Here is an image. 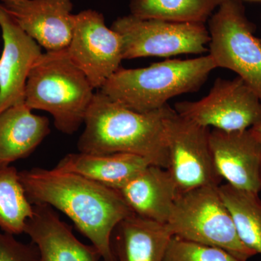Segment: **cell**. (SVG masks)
<instances>
[{
	"instance_id": "obj_2",
	"label": "cell",
	"mask_w": 261,
	"mask_h": 261,
	"mask_svg": "<svg viewBox=\"0 0 261 261\" xmlns=\"http://www.w3.org/2000/svg\"><path fill=\"white\" fill-rule=\"evenodd\" d=\"M172 110L168 104L157 111L137 112L97 90L86 115L79 151L137 154L150 165L166 168V121Z\"/></svg>"
},
{
	"instance_id": "obj_12",
	"label": "cell",
	"mask_w": 261,
	"mask_h": 261,
	"mask_svg": "<svg viewBox=\"0 0 261 261\" xmlns=\"http://www.w3.org/2000/svg\"><path fill=\"white\" fill-rule=\"evenodd\" d=\"M210 147L216 171L230 186L260 192L261 140L252 128L211 130Z\"/></svg>"
},
{
	"instance_id": "obj_6",
	"label": "cell",
	"mask_w": 261,
	"mask_h": 261,
	"mask_svg": "<svg viewBox=\"0 0 261 261\" xmlns=\"http://www.w3.org/2000/svg\"><path fill=\"white\" fill-rule=\"evenodd\" d=\"M241 0H225L208 21L209 55L216 68L238 74L261 101V39Z\"/></svg>"
},
{
	"instance_id": "obj_13",
	"label": "cell",
	"mask_w": 261,
	"mask_h": 261,
	"mask_svg": "<svg viewBox=\"0 0 261 261\" xmlns=\"http://www.w3.org/2000/svg\"><path fill=\"white\" fill-rule=\"evenodd\" d=\"M3 49L0 58V113L24 102L29 71L42 54L37 42L22 30L0 4Z\"/></svg>"
},
{
	"instance_id": "obj_3",
	"label": "cell",
	"mask_w": 261,
	"mask_h": 261,
	"mask_svg": "<svg viewBox=\"0 0 261 261\" xmlns=\"http://www.w3.org/2000/svg\"><path fill=\"white\" fill-rule=\"evenodd\" d=\"M216 68L209 54L166 60L145 68H120L99 90L128 109L148 113L161 109L173 97L198 90Z\"/></svg>"
},
{
	"instance_id": "obj_11",
	"label": "cell",
	"mask_w": 261,
	"mask_h": 261,
	"mask_svg": "<svg viewBox=\"0 0 261 261\" xmlns=\"http://www.w3.org/2000/svg\"><path fill=\"white\" fill-rule=\"evenodd\" d=\"M19 27L47 51L63 50L73 36L72 0H0Z\"/></svg>"
},
{
	"instance_id": "obj_4",
	"label": "cell",
	"mask_w": 261,
	"mask_h": 261,
	"mask_svg": "<svg viewBox=\"0 0 261 261\" xmlns=\"http://www.w3.org/2000/svg\"><path fill=\"white\" fill-rule=\"evenodd\" d=\"M94 90L85 74L70 60L66 49L46 51L29 71L24 103L32 111L49 113L57 129L73 135L84 124Z\"/></svg>"
},
{
	"instance_id": "obj_26",
	"label": "cell",
	"mask_w": 261,
	"mask_h": 261,
	"mask_svg": "<svg viewBox=\"0 0 261 261\" xmlns=\"http://www.w3.org/2000/svg\"><path fill=\"white\" fill-rule=\"evenodd\" d=\"M260 191H261V167H260Z\"/></svg>"
},
{
	"instance_id": "obj_24",
	"label": "cell",
	"mask_w": 261,
	"mask_h": 261,
	"mask_svg": "<svg viewBox=\"0 0 261 261\" xmlns=\"http://www.w3.org/2000/svg\"><path fill=\"white\" fill-rule=\"evenodd\" d=\"M252 128L261 140V124L258 125V126L252 127Z\"/></svg>"
},
{
	"instance_id": "obj_14",
	"label": "cell",
	"mask_w": 261,
	"mask_h": 261,
	"mask_svg": "<svg viewBox=\"0 0 261 261\" xmlns=\"http://www.w3.org/2000/svg\"><path fill=\"white\" fill-rule=\"evenodd\" d=\"M24 233L39 252V261H99L102 256L94 245H85L73 234L72 228L60 219L49 205H34Z\"/></svg>"
},
{
	"instance_id": "obj_20",
	"label": "cell",
	"mask_w": 261,
	"mask_h": 261,
	"mask_svg": "<svg viewBox=\"0 0 261 261\" xmlns=\"http://www.w3.org/2000/svg\"><path fill=\"white\" fill-rule=\"evenodd\" d=\"M225 0H132L130 15L180 23H205Z\"/></svg>"
},
{
	"instance_id": "obj_8",
	"label": "cell",
	"mask_w": 261,
	"mask_h": 261,
	"mask_svg": "<svg viewBox=\"0 0 261 261\" xmlns=\"http://www.w3.org/2000/svg\"><path fill=\"white\" fill-rule=\"evenodd\" d=\"M210 128L180 116L173 108L166 121L167 170L178 194L207 186H219L211 154Z\"/></svg>"
},
{
	"instance_id": "obj_7",
	"label": "cell",
	"mask_w": 261,
	"mask_h": 261,
	"mask_svg": "<svg viewBox=\"0 0 261 261\" xmlns=\"http://www.w3.org/2000/svg\"><path fill=\"white\" fill-rule=\"evenodd\" d=\"M111 29L121 35L124 60L200 55L207 51L211 40L205 23L144 19L130 14L117 19Z\"/></svg>"
},
{
	"instance_id": "obj_10",
	"label": "cell",
	"mask_w": 261,
	"mask_h": 261,
	"mask_svg": "<svg viewBox=\"0 0 261 261\" xmlns=\"http://www.w3.org/2000/svg\"><path fill=\"white\" fill-rule=\"evenodd\" d=\"M66 51L96 90L121 68L124 60L121 35L108 28L104 15L94 10L75 15L73 36Z\"/></svg>"
},
{
	"instance_id": "obj_16",
	"label": "cell",
	"mask_w": 261,
	"mask_h": 261,
	"mask_svg": "<svg viewBox=\"0 0 261 261\" xmlns=\"http://www.w3.org/2000/svg\"><path fill=\"white\" fill-rule=\"evenodd\" d=\"M172 233L167 225L132 214L113 230L114 261H163Z\"/></svg>"
},
{
	"instance_id": "obj_27",
	"label": "cell",
	"mask_w": 261,
	"mask_h": 261,
	"mask_svg": "<svg viewBox=\"0 0 261 261\" xmlns=\"http://www.w3.org/2000/svg\"><path fill=\"white\" fill-rule=\"evenodd\" d=\"M260 18H261V15H260Z\"/></svg>"
},
{
	"instance_id": "obj_1",
	"label": "cell",
	"mask_w": 261,
	"mask_h": 261,
	"mask_svg": "<svg viewBox=\"0 0 261 261\" xmlns=\"http://www.w3.org/2000/svg\"><path fill=\"white\" fill-rule=\"evenodd\" d=\"M29 202L61 211L97 249L103 261H114L111 247L113 230L134 214L119 192L76 173L54 168L19 172Z\"/></svg>"
},
{
	"instance_id": "obj_18",
	"label": "cell",
	"mask_w": 261,
	"mask_h": 261,
	"mask_svg": "<svg viewBox=\"0 0 261 261\" xmlns=\"http://www.w3.org/2000/svg\"><path fill=\"white\" fill-rule=\"evenodd\" d=\"M149 165L147 160L137 154L80 152L65 155L56 168L76 173L103 186L118 190Z\"/></svg>"
},
{
	"instance_id": "obj_23",
	"label": "cell",
	"mask_w": 261,
	"mask_h": 261,
	"mask_svg": "<svg viewBox=\"0 0 261 261\" xmlns=\"http://www.w3.org/2000/svg\"><path fill=\"white\" fill-rule=\"evenodd\" d=\"M15 235L0 231V261H39V252L32 242L23 243Z\"/></svg>"
},
{
	"instance_id": "obj_22",
	"label": "cell",
	"mask_w": 261,
	"mask_h": 261,
	"mask_svg": "<svg viewBox=\"0 0 261 261\" xmlns=\"http://www.w3.org/2000/svg\"><path fill=\"white\" fill-rule=\"evenodd\" d=\"M163 261H241L226 250L172 236Z\"/></svg>"
},
{
	"instance_id": "obj_17",
	"label": "cell",
	"mask_w": 261,
	"mask_h": 261,
	"mask_svg": "<svg viewBox=\"0 0 261 261\" xmlns=\"http://www.w3.org/2000/svg\"><path fill=\"white\" fill-rule=\"evenodd\" d=\"M49 132L47 117L34 114L24 102L0 113V170L30 155Z\"/></svg>"
},
{
	"instance_id": "obj_15",
	"label": "cell",
	"mask_w": 261,
	"mask_h": 261,
	"mask_svg": "<svg viewBox=\"0 0 261 261\" xmlns=\"http://www.w3.org/2000/svg\"><path fill=\"white\" fill-rule=\"evenodd\" d=\"M134 214L167 224L178 190L166 168L149 165L117 190Z\"/></svg>"
},
{
	"instance_id": "obj_21",
	"label": "cell",
	"mask_w": 261,
	"mask_h": 261,
	"mask_svg": "<svg viewBox=\"0 0 261 261\" xmlns=\"http://www.w3.org/2000/svg\"><path fill=\"white\" fill-rule=\"evenodd\" d=\"M34 205L29 202L13 166L0 170V229L13 235L24 233Z\"/></svg>"
},
{
	"instance_id": "obj_25",
	"label": "cell",
	"mask_w": 261,
	"mask_h": 261,
	"mask_svg": "<svg viewBox=\"0 0 261 261\" xmlns=\"http://www.w3.org/2000/svg\"><path fill=\"white\" fill-rule=\"evenodd\" d=\"M242 1V0H241ZM247 1H256V2H260L261 3V0H247Z\"/></svg>"
},
{
	"instance_id": "obj_19",
	"label": "cell",
	"mask_w": 261,
	"mask_h": 261,
	"mask_svg": "<svg viewBox=\"0 0 261 261\" xmlns=\"http://www.w3.org/2000/svg\"><path fill=\"white\" fill-rule=\"evenodd\" d=\"M219 190L227 207L242 243L261 254V200L257 194L221 185Z\"/></svg>"
},
{
	"instance_id": "obj_5",
	"label": "cell",
	"mask_w": 261,
	"mask_h": 261,
	"mask_svg": "<svg viewBox=\"0 0 261 261\" xmlns=\"http://www.w3.org/2000/svg\"><path fill=\"white\" fill-rule=\"evenodd\" d=\"M173 236L219 247L241 261L255 255L242 243L219 186L178 194L167 222Z\"/></svg>"
},
{
	"instance_id": "obj_9",
	"label": "cell",
	"mask_w": 261,
	"mask_h": 261,
	"mask_svg": "<svg viewBox=\"0 0 261 261\" xmlns=\"http://www.w3.org/2000/svg\"><path fill=\"white\" fill-rule=\"evenodd\" d=\"M180 116L202 126L240 132L261 124V101L242 79H218L200 100L177 102Z\"/></svg>"
}]
</instances>
